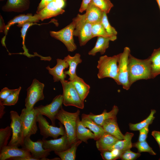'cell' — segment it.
Listing matches in <instances>:
<instances>
[{
    "label": "cell",
    "instance_id": "1",
    "mask_svg": "<svg viewBox=\"0 0 160 160\" xmlns=\"http://www.w3.org/2000/svg\"><path fill=\"white\" fill-rule=\"evenodd\" d=\"M129 79L130 86L140 79L152 78L149 57L143 60L137 58L129 54L128 59Z\"/></svg>",
    "mask_w": 160,
    "mask_h": 160
},
{
    "label": "cell",
    "instance_id": "2",
    "mask_svg": "<svg viewBox=\"0 0 160 160\" xmlns=\"http://www.w3.org/2000/svg\"><path fill=\"white\" fill-rule=\"evenodd\" d=\"M118 57L119 54L111 57L105 55L100 57L97 66L99 79L110 78L117 83Z\"/></svg>",
    "mask_w": 160,
    "mask_h": 160
},
{
    "label": "cell",
    "instance_id": "3",
    "mask_svg": "<svg viewBox=\"0 0 160 160\" xmlns=\"http://www.w3.org/2000/svg\"><path fill=\"white\" fill-rule=\"evenodd\" d=\"M80 114V111L79 109L75 112L71 113L65 111L62 108L56 116V119L64 126L71 145L77 140L76 129L77 121Z\"/></svg>",
    "mask_w": 160,
    "mask_h": 160
},
{
    "label": "cell",
    "instance_id": "4",
    "mask_svg": "<svg viewBox=\"0 0 160 160\" xmlns=\"http://www.w3.org/2000/svg\"><path fill=\"white\" fill-rule=\"evenodd\" d=\"M73 20L75 24L73 35L78 37L80 45L83 46L93 38L92 32V24L86 21L84 14H78Z\"/></svg>",
    "mask_w": 160,
    "mask_h": 160
},
{
    "label": "cell",
    "instance_id": "5",
    "mask_svg": "<svg viewBox=\"0 0 160 160\" xmlns=\"http://www.w3.org/2000/svg\"><path fill=\"white\" fill-rule=\"evenodd\" d=\"M63 89V102L65 106H73L83 109L84 101L81 99L71 81L63 80L60 81Z\"/></svg>",
    "mask_w": 160,
    "mask_h": 160
},
{
    "label": "cell",
    "instance_id": "6",
    "mask_svg": "<svg viewBox=\"0 0 160 160\" xmlns=\"http://www.w3.org/2000/svg\"><path fill=\"white\" fill-rule=\"evenodd\" d=\"M130 53V48L125 47L122 52L119 54L117 84L122 86L126 90L130 87L128 73V59Z\"/></svg>",
    "mask_w": 160,
    "mask_h": 160
},
{
    "label": "cell",
    "instance_id": "7",
    "mask_svg": "<svg viewBox=\"0 0 160 160\" xmlns=\"http://www.w3.org/2000/svg\"><path fill=\"white\" fill-rule=\"evenodd\" d=\"M75 25V21L73 20L70 24L60 30L57 31H51L49 32L51 37L63 43L68 52H73L77 49L73 37Z\"/></svg>",
    "mask_w": 160,
    "mask_h": 160
},
{
    "label": "cell",
    "instance_id": "8",
    "mask_svg": "<svg viewBox=\"0 0 160 160\" xmlns=\"http://www.w3.org/2000/svg\"><path fill=\"white\" fill-rule=\"evenodd\" d=\"M38 113L34 108L30 111L25 108L22 110L20 116L23 128L24 139L35 134L38 130L36 118Z\"/></svg>",
    "mask_w": 160,
    "mask_h": 160
},
{
    "label": "cell",
    "instance_id": "9",
    "mask_svg": "<svg viewBox=\"0 0 160 160\" xmlns=\"http://www.w3.org/2000/svg\"><path fill=\"white\" fill-rule=\"evenodd\" d=\"M44 87L43 83L36 79H33L31 85L26 90L27 95L25 100V106L27 110H31L37 102L44 99L43 91Z\"/></svg>",
    "mask_w": 160,
    "mask_h": 160
},
{
    "label": "cell",
    "instance_id": "10",
    "mask_svg": "<svg viewBox=\"0 0 160 160\" xmlns=\"http://www.w3.org/2000/svg\"><path fill=\"white\" fill-rule=\"evenodd\" d=\"M12 129V137L8 145L19 147L22 146L24 142L23 128L20 116L16 111L10 112Z\"/></svg>",
    "mask_w": 160,
    "mask_h": 160
},
{
    "label": "cell",
    "instance_id": "11",
    "mask_svg": "<svg viewBox=\"0 0 160 160\" xmlns=\"http://www.w3.org/2000/svg\"><path fill=\"white\" fill-rule=\"evenodd\" d=\"M40 133L44 138L50 137L54 139H57L60 135H63L65 133V128L61 123H60L59 127L49 125L46 119L41 114H38L36 118Z\"/></svg>",
    "mask_w": 160,
    "mask_h": 160
},
{
    "label": "cell",
    "instance_id": "12",
    "mask_svg": "<svg viewBox=\"0 0 160 160\" xmlns=\"http://www.w3.org/2000/svg\"><path fill=\"white\" fill-rule=\"evenodd\" d=\"M63 100L62 95H59L55 97L49 104L34 108L37 111L38 114L47 116L50 120L52 125L55 126L56 116L62 108Z\"/></svg>",
    "mask_w": 160,
    "mask_h": 160
},
{
    "label": "cell",
    "instance_id": "13",
    "mask_svg": "<svg viewBox=\"0 0 160 160\" xmlns=\"http://www.w3.org/2000/svg\"><path fill=\"white\" fill-rule=\"evenodd\" d=\"M22 146V148L29 151L32 156L36 160H49L47 157L51 151L44 148L42 140L39 139L34 142L31 140L30 137H26L24 139Z\"/></svg>",
    "mask_w": 160,
    "mask_h": 160
},
{
    "label": "cell",
    "instance_id": "14",
    "mask_svg": "<svg viewBox=\"0 0 160 160\" xmlns=\"http://www.w3.org/2000/svg\"><path fill=\"white\" fill-rule=\"evenodd\" d=\"M40 20L38 14L36 13L33 15L31 13H28L26 15L20 14L14 17L10 20L6 26L4 33V36L3 38L1 43L3 46H5V43L6 36L8 30L11 26L17 23V26L18 27H22L25 23L28 22L36 23L39 22Z\"/></svg>",
    "mask_w": 160,
    "mask_h": 160
},
{
    "label": "cell",
    "instance_id": "15",
    "mask_svg": "<svg viewBox=\"0 0 160 160\" xmlns=\"http://www.w3.org/2000/svg\"><path fill=\"white\" fill-rule=\"evenodd\" d=\"M44 148L49 150L51 151H65L71 146L68 136L65 132L61 137L58 139L47 140L42 139Z\"/></svg>",
    "mask_w": 160,
    "mask_h": 160
},
{
    "label": "cell",
    "instance_id": "16",
    "mask_svg": "<svg viewBox=\"0 0 160 160\" xmlns=\"http://www.w3.org/2000/svg\"><path fill=\"white\" fill-rule=\"evenodd\" d=\"M0 160L9 159L14 157H24L31 156L28 150L19 148L18 147L7 145L3 147L0 150Z\"/></svg>",
    "mask_w": 160,
    "mask_h": 160
},
{
    "label": "cell",
    "instance_id": "17",
    "mask_svg": "<svg viewBox=\"0 0 160 160\" xmlns=\"http://www.w3.org/2000/svg\"><path fill=\"white\" fill-rule=\"evenodd\" d=\"M56 61V65L53 68H51L48 65L46 68L49 73L52 76L54 82L65 80L67 75L64 71L69 67L68 63L64 59L57 58Z\"/></svg>",
    "mask_w": 160,
    "mask_h": 160
},
{
    "label": "cell",
    "instance_id": "18",
    "mask_svg": "<svg viewBox=\"0 0 160 160\" xmlns=\"http://www.w3.org/2000/svg\"><path fill=\"white\" fill-rule=\"evenodd\" d=\"M30 0H7L1 8L3 11L22 12L29 8Z\"/></svg>",
    "mask_w": 160,
    "mask_h": 160
},
{
    "label": "cell",
    "instance_id": "19",
    "mask_svg": "<svg viewBox=\"0 0 160 160\" xmlns=\"http://www.w3.org/2000/svg\"><path fill=\"white\" fill-rule=\"evenodd\" d=\"M64 59L69 65L68 70L64 71V73L69 76L68 80L72 81L77 76L76 70L78 65L82 62L81 55L79 53H76L73 56L68 55Z\"/></svg>",
    "mask_w": 160,
    "mask_h": 160
},
{
    "label": "cell",
    "instance_id": "20",
    "mask_svg": "<svg viewBox=\"0 0 160 160\" xmlns=\"http://www.w3.org/2000/svg\"><path fill=\"white\" fill-rule=\"evenodd\" d=\"M86 11L84 14L87 22L92 24L101 22L103 12L98 7L91 2Z\"/></svg>",
    "mask_w": 160,
    "mask_h": 160
},
{
    "label": "cell",
    "instance_id": "21",
    "mask_svg": "<svg viewBox=\"0 0 160 160\" xmlns=\"http://www.w3.org/2000/svg\"><path fill=\"white\" fill-rule=\"evenodd\" d=\"M64 12L65 10L59 8L54 0L37 14L39 16L40 20L42 21L45 19L62 14Z\"/></svg>",
    "mask_w": 160,
    "mask_h": 160
},
{
    "label": "cell",
    "instance_id": "22",
    "mask_svg": "<svg viewBox=\"0 0 160 160\" xmlns=\"http://www.w3.org/2000/svg\"><path fill=\"white\" fill-rule=\"evenodd\" d=\"M116 39V36L109 37L97 36L95 46L89 52L88 55L94 56L98 52L101 55L103 54L109 47L110 41H114Z\"/></svg>",
    "mask_w": 160,
    "mask_h": 160
},
{
    "label": "cell",
    "instance_id": "23",
    "mask_svg": "<svg viewBox=\"0 0 160 160\" xmlns=\"http://www.w3.org/2000/svg\"><path fill=\"white\" fill-rule=\"evenodd\" d=\"M119 111L118 107L114 105L112 110L109 112H107L106 110H104L103 113L99 115H95L92 113L87 114L88 116L97 124L102 126L105 122L107 120L116 118V115Z\"/></svg>",
    "mask_w": 160,
    "mask_h": 160
},
{
    "label": "cell",
    "instance_id": "24",
    "mask_svg": "<svg viewBox=\"0 0 160 160\" xmlns=\"http://www.w3.org/2000/svg\"><path fill=\"white\" fill-rule=\"evenodd\" d=\"M81 117V121L84 127L88 128L94 133L95 136V140H97L105 132L103 127L90 119L87 114L83 113Z\"/></svg>",
    "mask_w": 160,
    "mask_h": 160
},
{
    "label": "cell",
    "instance_id": "25",
    "mask_svg": "<svg viewBox=\"0 0 160 160\" xmlns=\"http://www.w3.org/2000/svg\"><path fill=\"white\" fill-rule=\"evenodd\" d=\"M119 140L114 136L105 132L96 140V146L99 151L109 150Z\"/></svg>",
    "mask_w": 160,
    "mask_h": 160
},
{
    "label": "cell",
    "instance_id": "26",
    "mask_svg": "<svg viewBox=\"0 0 160 160\" xmlns=\"http://www.w3.org/2000/svg\"><path fill=\"white\" fill-rule=\"evenodd\" d=\"M105 132L116 137L119 140L124 137L119 127L116 118H111L106 120L102 126Z\"/></svg>",
    "mask_w": 160,
    "mask_h": 160
},
{
    "label": "cell",
    "instance_id": "27",
    "mask_svg": "<svg viewBox=\"0 0 160 160\" xmlns=\"http://www.w3.org/2000/svg\"><path fill=\"white\" fill-rule=\"evenodd\" d=\"M76 135L77 139L87 143L89 139H95V136L93 133L89 129L84 127L80 119L79 116L78 118L76 129Z\"/></svg>",
    "mask_w": 160,
    "mask_h": 160
},
{
    "label": "cell",
    "instance_id": "28",
    "mask_svg": "<svg viewBox=\"0 0 160 160\" xmlns=\"http://www.w3.org/2000/svg\"><path fill=\"white\" fill-rule=\"evenodd\" d=\"M81 99L84 101L89 92L90 87L77 75L72 81Z\"/></svg>",
    "mask_w": 160,
    "mask_h": 160
},
{
    "label": "cell",
    "instance_id": "29",
    "mask_svg": "<svg viewBox=\"0 0 160 160\" xmlns=\"http://www.w3.org/2000/svg\"><path fill=\"white\" fill-rule=\"evenodd\" d=\"M82 142L81 141L77 140L71 144L70 147L67 149L60 152L54 151V152L61 160H75L77 149Z\"/></svg>",
    "mask_w": 160,
    "mask_h": 160
},
{
    "label": "cell",
    "instance_id": "30",
    "mask_svg": "<svg viewBox=\"0 0 160 160\" xmlns=\"http://www.w3.org/2000/svg\"><path fill=\"white\" fill-rule=\"evenodd\" d=\"M134 135L133 133L127 132L124 135V139L119 140L109 150L116 149L123 151L130 149L132 147L131 140Z\"/></svg>",
    "mask_w": 160,
    "mask_h": 160
},
{
    "label": "cell",
    "instance_id": "31",
    "mask_svg": "<svg viewBox=\"0 0 160 160\" xmlns=\"http://www.w3.org/2000/svg\"><path fill=\"white\" fill-rule=\"evenodd\" d=\"M151 61L152 78L160 74V48L155 49L149 57Z\"/></svg>",
    "mask_w": 160,
    "mask_h": 160
},
{
    "label": "cell",
    "instance_id": "32",
    "mask_svg": "<svg viewBox=\"0 0 160 160\" xmlns=\"http://www.w3.org/2000/svg\"><path fill=\"white\" fill-rule=\"evenodd\" d=\"M92 38L97 36L109 37L112 36L105 30L101 22L92 24Z\"/></svg>",
    "mask_w": 160,
    "mask_h": 160
},
{
    "label": "cell",
    "instance_id": "33",
    "mask_svg": "<svg viewBox=\"0 0 160 160\" xmlns=\"http://www.w3.org/2000/svg\"><path fill=\"white\" fill-rule=\"evenodd\" d=\"M12 133L10 126L0 129V150L4 147L7 145L8 141Z\"/></svg>",
    "mask_w": 160,
    "mask_h": 160
},
{
    "label": "cell",
    "instance_id": "34",
    "mask_svg": "<svg viewBox=\"0 0 160 160\" xmlns=\"http://www.w3.org/2000/svg\"><path fill=\"white\" fill-rule=\"evenodd\" d=\"M155 118L154 114L151 113L147 118L140 123L135 124L130 123L129 124V129L133 131L139 130L146 126L151 124Z\"/></svg>",
    "mask_w": 160,
    "mask_h": 160
},
{
    "label": "cell",
    "instance_id": "35",
    "mask_svg": "<svg viewBox=\"0 0 160 160\" xmlns=\"http://www.w3.org/2000/svg\"><path fill=\"white\" fill-rule=\"evenodd\" d=\"M107 14L108 13L113 7L110 0H92L91 2Z\"/></svg>",
    "mask_w": 160,
    "mask_h": 160
},
{
    "label": "cell",
    "instance_id": "36",
    "mask_svg": "<svg viewBox=\"0 0 160 160\" xmlns=\"http://www.w3.org/2000/svg\"><path fill=\"white\" fill-rule=\"evenodd\" d=\"M21 87L15 89L14 92L11 94L2 102H1L4 105L10 106L15 104L18 100L19 95Z\"/></svg>",
    "mask_w": 160,
    "mask_h": 160
},
{
    "label": "cell",
    "instance_id": "37",
    "mask_svg": "<svg viewBox=\"0 0 160 160\" xmlns=\"http://www.w3.org/2000/svg\"><path fill=\"white\" fill-rule=\"evenodd\" d=\"M132 147L136 148L139 153L147 152L152 155H156V153L149 145L146 140L132 144Z\"/></svg>",
    "mask_w": 160,
    "mask_h": 160
},
{
    "label": "cell",
    "instance_id": "38",
    "mask_svg": "<svg viewBox=\"0 0 160 160\" xmlns=\"http://www.w3.org/2000/svg\"><path fill=\"white\" fill-rule=\"evenodd\" d=\"M101 22L106 32L113 36H116L117 32L115 29L110 24L107 14L103 12Z\"/></svg>",
    "mask_w": 160,
    "mask_h": 160
},
{
    "label": "cell",
    "instance_id": "39",
    "mask_svg": "<svg viewBox=\"0 0 160 160\" xmlns=\"http://www.w3.org/2000/svg\"><path fill=\"white\" fill-rule=\"evenodd\" d=\"M39 25V24H38L36 23H33L32 22H28L26 23L23 25L20 30V32L21 33V36L22 38L23 39V48L24 51V52L23 54L27 56H30V55H29V54L28 53V50L26 49L25 44V38L26 33L28 29L32 25Z\"/></svg>",
    "mask_w": 160,
    "mask_h": 160
},
{
    "label": "cell",
    "instance_id": "40",
    "mask_svg": "<svg viewBox=\"0 0 160 160\" xmlns=\"http://www.w3.org/2000/svg\"><path fill=\"white\" fill-rule=\"evenodd\" d=\"M128 149L124 151L122 153L120 158L123 160H134L139 157L141 154L140 153H136Z\"/></svg>",
    "mask_w": 160,
    "mask_h": 160
},
{
    "label": "cell",
    "instance_id": "41",
    "mask_svg": "<svg viewBox=\"0 0 160 160\" xmlns=\"http://www.w3.org/2000/svg\"><path fill=\"white\" fill-rule=\"evenodd\" d=\"M15 90V89H9L7 87L2 89L0 92V102H2L13 92Z\"/></svg>",
    "mask_w": 160,
    "mask_h": 160
},
{
    "label": "cell",
    "instance_id": "42",
    "mask_svg": "<svg viewBox=\"0 0 160 160\" xmlns=\"http://www.w3.org/2000/svg\"><path fill=\"white\" fill-rule=\"evenodd\" d=\"M149 126H146L139 130L140 134L138 138V141L141 142L146 140L149 131Z\"/></svg>",
    "mask_w": 160,
    "mask_h": 160
},
{
    "label": "cell",
    "instance_id": "43",
    "mask_svg": "<svg viewBox=\"0 0 160 160\" xmlns=\"http://www.w3.org/2000/svg\"><path fill=\"white\" fill-rule=\"evenodd\" d=\"M102 158L105 160H115V159L113 156L111 151L102 150L100 151Z\"/></svg>",
    "mask_w": 160,
    "mask_h": 160
},
{
    "label": "cell",
    "instance_id": "44",
    "mask_svg": "<svg viewBox=\"0 0 160 160\" xmlns=\"http://www.w3.org/2000/svg\"><path fill=\"white\" fill-rule=\"evenodd\" d=\"M54 0H41L39 3L36 11V13H38L43 9L46 7L50 3Z\"/></svg>",
    "mask_w": 160,
    "mask_h": 160
},
{
    "label": "cell",
    "instance_id": "45",
    "mask_svg": "<svg viewBox=\"0 0 160 160\" xmlns=\"http://www.w3.org/2000/svg\"><path fill=\"white\" fill-rule=\"evenodd\" d=\"M92 0H82L81 7L79 9V12L82 13L86 11L88 5L91 2Z\"/></svg>",
    "mask_w": 160,
    "mask_h": 160
},
{
    "label": "cell",
    "instance_id": "46",
    "mask_svg": "<svg viewBox=\"0 0 160 160\" xmlns=\"http://www.w3.org/2000/svg\"><path fill=\"white\" fill-rule=\"evenodd\" d=\"M151 135L159 145L160 151V132L154 130L152 132Z\"/></svg>",
    "mask_w": 160,
    "mask_h": 160
},
{
    "label": "cell",
    "instance_id": "47",
    "mask_svg": "<svg viewBox=\"0 0 160 160\" xmlns=\"http://www.w3.org/2000/svg\"><path fill=\"white\" fill-rule=\"evenodd\" d=\"M111 151L116 160L120 158L121 155L123 152L116 149H113Z\"/></svg>",
    "mask_w": 160,
    "mask_h": 160
},
{
    "label": "cell",
    "instance_id": "48",
    "mask_svg": "<svg viewBox=\"0 0 160 160\" xmlns=\"http://www.w3.org/2000/svg\"><path fill=\"white\" fill-rule=\"evenodd\" d=\"M9 160H36L32 156L24 157H14L10 159Z\"/></svg>",
    "mask_w": 160,
    "mask_h": 160
},
{
    "label": "cell",
    "instance_id": "49",
    "mask_svg": "<svg viewBox=\"0 0 160 160\" xmlns=\"http://www.w3.org/2000/svg\"><path fill=\"white\" fill-rule=\"evenodd\" d=\"M58 7L61 9L64 7L65 1L64 0H54Z\"/></svg>",
    "mask_w": 160,
    "mask_h": 160
},
{
    "label": "cell",
    "instance_id": "50",
    "mask_svg": "<svg viewBox=\"0 0 160 160\" xmlns=\"http://www.w3.org/2000/svg\"><path fill=\"white\" fill-rule=\"evenodd\" d=\"M0 32H2L4 31L6 25H5L4 20L3 19L1 15H0Z\"/></svg>",
    "mask_w": 160,
    "mask_h": 160
},
{
    "label": "cell",
    "instance_id": "51",
    "mask_svg": "<svg viewBox=\"0 0 160 160\" xmlns=\"http://www.w3.org/2000/svg\"><path fill=\"white\" fill-rule=\"evenodd\" d=\"M5 107L1 102H0V118L1 119L5 112L4 111Z\"/></svg>",
    "mask_w": 160,
    "mask_h": 160
},
{
    "label": "cell",
    "instance_id": "52",
    "mask_svg": "<svg viewBox=\"0 0 160 160\" xmlns=\"http://www.w3.org/2000/svg\"><path fill=\"white\" fill-rule=\"evenodd\" d=\"M159 5L160 10V0H156Z\"/></svg>",
    "mask_w": 160,
    "mask_h": 160
},
{
    "label": "cell",
    "instance_id": "53",
    "mask_svg": "<svg viewBox=\"0 0 160 160\" xmlns=\"http://www.w3.org/2000/svg\"><path fill=\"white\" fill-rule=\"evenodd\" d=\"M4 0H0V1H4Z\"/></svg>",
    "mask_w": 160,
    "mask_h": 160
},
{
    "label": "cell",
    "instance_id": "54",
    "mask_svg": "<svg viewBox=\"0 0 160 160\" xmlns=\"http://www.w3.org/2000/svg\"><path fill=\"white\" fill-rule=\"evenodd\" d=\"M65 1H66V0H64Z\"/></svg>",
    "mask_w": 160,
    "mask_h": 160
}]
</instances>
